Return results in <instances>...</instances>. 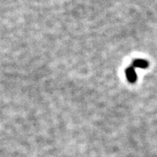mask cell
<instances>
[{
  "label": "cell",
  "instance_id": "cell-1",
  "mask_svg": "<svg viewBox=\"0 0 157 157\" xmlns=\"http://www.w3.org/2000/svg\"><path fill=\"white\" fill-rule=\"evenodd\" d=\"M125 74H126V77L128 80V81H130L131 83L136 82L137 76H136V71H135V67L131 65L128 68H127L125 70Z\"/></svg>",
  "mask_w": 157,
  "mask_h": 157
},
{
  "label": "cell",
  "instance_id": "cell-2",
  "mask_svg": "<svg viewBox=\"0 0 157 157\" xmlns=\"http://www.w3.org/2000/svg\"><path fill=\"white\" fill-rule=\"evenodd\" d=\"M132 66L135 68H147L148 66V62L143 59H136L132 63Z\"/></svg>",
  "mask_w": 157,
  "mask_h": 157
}]
</instances>
